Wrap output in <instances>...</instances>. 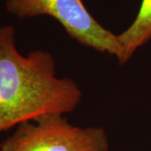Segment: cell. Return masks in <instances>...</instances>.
<instances>
[{
	"label": "cell",
	"instance_id": "cell-3",
	"mask_svg": "<svg viewBox=\"0 0 151 151\" xmlns=\"http://www.w3.org/2000/svg\"><path fill=\"white\" fill-rule=\"evenodd\" d=\"M5 6L9 14L21 19L52 17L78 43L115 56L119 61L121 58L122 46L118 35L101 25L81 0H7Z\"/></svg>",
	"mask_w": 151,
	"mask_h": 151
},
{
	"label": "cell",
	"instance_id": "cell-2",
	"mask_svg": "<svg viewBox=\"0 0 151 151\" xmlns=\"http://www.w3.org/2000/svg\"><path fill=\"white\" fill-rule=\"evenodd\" d=\"M103 127L72 125L59 113H50L16 127L0 144V151H108Z\"/></svg>",
	"mask_w": 151,
	"mask_h": 151
},
{
	"label": "cell",
	"instance_id": "cell-1",
	"mask_svg": "<svg viewBox=\"0 0 151 151\" xmlns=\"http://www.w3.org/2000/svg\"><path fill=\"white\" fill-rule=\"evenodd\" d=\"M82 92L69 77L56 76L53 55L18 50L13 25L0 26V134L50 113L75 111Z\"/></svg>",
	"mask_w": 151,
	"mask_h": 151
},
{
	"label": "cell",
	"instance_id": "cell-4",
	"mask_svg": "<svg viewBox=\"0 0 151 151\" xmlns=\"http://www.w3.org/2000/svg\"><path fill=\"white\" fill-rule=\"evenodd\" d=\"M122 46L120 64L129 61L138 49L151 39V0H142L134 20L124 32L118 35Z\"/></svg>",
	"mask_w": 151,
	"mask_h": 151
}]
</instances>
